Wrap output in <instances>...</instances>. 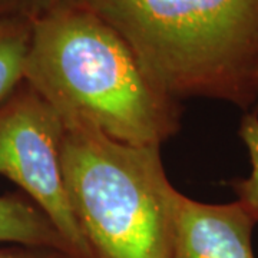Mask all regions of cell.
<instances>
[{
	"instance_id": "277c9868",
	"label": "cell",
	"mask_w": 258,
	"mask_h": 258,
	"mask_svg": "<svg viewBox=\"0 0 258 258\" xmlns=\"http://www.w3.org/2000/svg\"><path fill=\"white\" fill-rule=\"evenodd\" d=\"M59 113L23 82L0 103V175L9 178L43 211L71 258H92L64 189Z\"/></svg>"
},
{
	"instance_id": "8fae6325",
	"label": "cell",
	"mask_w": 258,
	"mask_h": 258,
	"mask_svg": "<svg viewBox=\"0 0 258 258\" xmlns=\"http://www.w3.org/2000/svg\"><path fill=\"white\" fill-rule=\"evenodd\" d=\"M53 2H57V0H40V6H39V10H37V13H39L40 10L45 9V8H47L49 5H52Z\"/></svg>"
},
{
	"instance_id": "6da1fadb",
	"label": "cell",
	"mask_w": 258,
	"mask_h": 258,
	"mask_svg": "<svg viewBox=\"0 0 258 258\" xmlns=\"http://www.w3.org/2000/svg\"><path fill=\"white\" fill-rule=\"evenodd\" d=\"M29 20L23 81L62 119L138 147H161L179 131V102L148 82L123 39L92 10L57 0Z\"/></svg>"
},
{
	"instance_id": "7c38bea8",
	"label": "cell",
	"mask_w": 258,
	"mask_h": 258,
	"mask_svg": "<svg viewBox=\"0 0 258 258\" xmlns=\"http://www.w3.org/2000/svg\"><path fill=\"white\" fill-rule=\"evenodd\" d=\"M252 113L258 115V91H257V99H255V103H254V108H252Z\"/></svg>"
},
{
	"instance_id": "30bf717a",
	"label": "cell",
	"mask_w": 258,
	"mask_h": 258,
	"mask_svg": "<svg viewBox=\"0 0 258 258\" xmlns=\"http://www.w3.org/2000/svg\"><path fill=\"white\" fill-rule=\"evenodd\" d=\"M40 0H0V19H30L39 9Z\"/></svg>"
},
{
	"instance_id": "3957f363",
	"label": "cell",
	"mask_w": 258,
	"mask_h": 258,
	"mask_svg": "<svg viewBox=\"0 0 258 258\" xmlns=\"http://www.w3.org/2000/svg\"><path fill=\"white\" fill-rule=\"evenodd\" d=\"M64 189L92 258H171L181 192L161 147L111 139L81 119H62Z\"/></svg>"
},
{
	"instance_id": "ba28073f",
	"label": "cell",
	"mask_w": 258,
	"mask_h": 258,
	"mask_svg": "<svg viewBox=\"0 0 258 258\" xmlns=\"http://www.w3.org/2000/svg\"><path fill=\"white\" fill-rule=\"evenodd\" d=\"M238 135L249 158V174L231 182V188L249 215L258 224V115L247 112L241 119Z\"/></svg>"
},
{
	"instance_id": "8992f818",
	"label": "cell",
	"mask_w": 258,
	"mask_h": 258,
	"mask_svg": "<svg viewBox=\"0 0 258 258\" xmlns=\"http://www.w3.org/2000/svg\"><path fill=\"white\" fill-rule=\"evenodd\" d=\"M0 242L60 249L69 255L63 238L43 211L18 194L0 195Z\"/></svg>"
},
{
	"instance_id": "7a4b0ae2",
	"label": "cell",
	"mask_w": 258,
	"mask_h": 258,
	"mask_svg": "<svg viewBox=\"0 0 258 258\" xmlns=\"http://www.w3.org/2000/svg\"><path fill=\"white\" fill-rule=\"evenodd\" d=\"M103 19L158 92L252 111L258 0H72Z\"/></svg>"
},
{
	"instance_id": "9c48e42d",
	"label": "cell",
	"mask_w": 258,
	"mask_h": 258,
	"mask_svg": "<svg viewBox=\"0 0 258 258\" xmlns=\"http://www.w3.org/2000/svg\"><path fill=\"white\" fill-rule=\"evenodd\" d=\"M0 258H71L60 249L29 245H12L0 248Z\"/></svg>"
},
{
	"instance_id": "52a82bcc",
	"label": "cell",
	"mask_w": 258,
	"mask_h": 258,
	"mask_svg": "<svg viewBox=\"0 0 258 258\" xmlns=\"http://www.w3.org/2000/svg\"><path fill=\"white\" fill-rule=\"evenodd\" d=\"M29 39V19H0V103L6 101L23 82Z\"/></svg>"
},
{
	"instance_id": "5b68a950",
	"label": "cell",
	"mask_w": 258,
	"mask_h": 258,
	"mask_svg": "<svg viewBox=\"0 0 258 258\" xmlns=\"http://www.w3.org/2000/svg\"><path fill=\"white\" fill-rule=\"evenodd\" d=\"M257 221L240 201L207 204L181 194L171 258H255Z\"/></svg>"
}]
</instances>
